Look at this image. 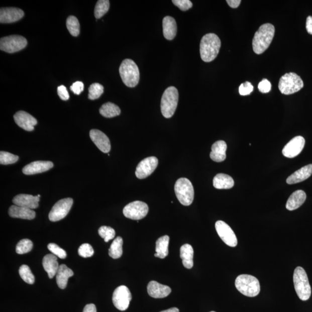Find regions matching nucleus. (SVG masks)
Returning <instances> with one entry per match:
<instances>
[{"label": "nucleus", "mask_w": 312, "mask_h": 312, "mask_svg": "<svg viewBox=\"0 0 312 312\" xmlns=\"http://www.w3.org/2000/svg\"><path fill=\"white\" fill-rule=\"evenodd\" d=\"M275 27L270 23L261 25L254 35L253 49L257 55L263 53L271 44L275 35Z\"/></svg>", "instance_id": "f257e3e1"}, {"label": "nucleus", "mask_w": 312, "mask_h": 312, "mask_svg": "<svg viewBox=\"0 0 312 312\" xmlns=\"http://www.w3.org/2000/svg\"><path fill=\"white\" fill-rule=\"evenodd\" d=\"M221 47V41L217 35L214 33L205 35L200 43L201 59L206 63L211 62L218 56Z\"/></svg>", "instance_id": "f03ea898"}, {"label": "nucleus", "mask_w": 312, "mask_h": 312, "mask_svg": "<svg viewBox=\"0 0 312 312\" xmlns=\"http://www.w3.org/2000/svg\"><path fill=\"white\" fill-rule=\"evenodd\" d=\"M235 285L241 294L249 297H254L260 292V284L256 277L243 274L237 277Z\"/></svg>", "instance_id": "7ed1b4c3"}, {"label": "nucleus", "mask_w": 312, "mask_h": 312, "mask_svg": "<svg viewBox=\"0 0 312 312\" xmlns=\"http://www.w3.org/2000/svg\"><path fill=\"white\" fill-rule=\"evenodd\" d=\"M119 73L123 82L129 87H136L140 81V74L137 65L132 59H125L123 61Z\"/></svg>", "instance_id": "20e7f679"}, {"label": "nucleus", "mask_w": 312, "mask_h": 312, "mask_svg": "<svg viewBox=\"0 0 312 312\" xmlns=\"http://www.w3.org/2000/svg\"><path fill=\"white\" fill-rule=\"evenodd\" d=\"M293 282L296 294L300 300H307L310 297L311 290L306 273L301 267L295 269Z\"/></svg>", "instance_id": "39448f33"}, {"label": "nucleus", "mask_w": 312, "mask_h": 312, "mask_svg": "<svg viewBox=\"0 0 312 312\" xmlns=\"http://www.w3.org/2000/svg\"><path fill=\"white\" fill-rule=\"evenodd\" d=\"M179 101V92L174 86L165 90L161 101V111L165 118H171L175 114Z\"/></svg>", "instance_id": "423d86ee"}, {"label": "nucleus", "mask_w": 312, "mask_h": 312, "mask_svg": "<svg viewBox=\"0 0 312 312\" xmlns=\"http://www.w3.org/2000/svg\"><path fill=\"white\" fill-rule=\"evenodd\" d=\"M303 80L294 72L287 73L281 77L279 89L282 94L290 95L299 91L303 87Z\"/></svg>", "instance_id": "0eeeda50"}, {"label": "nucleus", "mask_w": 312, "mask_h": 312, "mask_svg": "<svg viewBox=\"0 0 312 312\" xmlns=\"http://www.w3.org/2000/svg\"><path fill=\"white\" fill-rule=\"evenodd\" d=\"M175 191L177 198L184 206H189L194 200V191L190 181L182 178L176 181Z\"/></svg>", "instance_id": "6e6552de"}, {"label": "nucleus", "mask_w": 312, "mask_h": 312, "mask_svg": "<svg viewBox=\"0 0 312 312\" xmlns=\"http://www.w3.org/2000/svg\"><path fill=\"white\" fill-rule=\"evenodd\" d=\"M28 45L25 37L18 35L7 36L1 38L0 49L4 52L13 53L21 51Z\"/></svg>", "instance_id": "1a4fd4ad"}, {"label": "nucleus", "mask_w": 312, "mask_h": 312, "mask_svg": "<svg viewBox=\"0 0 312 312\" xmlns=\"http://www.w3.org/2000/svg\"><path fill=\"white\" fill-rule=\"evenodd\" d=\"M149 212V207L146 203L140 201L131 202L123 209V214L127 218L139 221L144 218Z\"/></svg>", "instance_id": "9d476101"}, {"label": "nucleus", "mask_w": 312, "mask_h": 312, "mask_svg": "<svg viewBox=\"0 0 312 312\" xmlns=\"http://www.w3.org/2000/svg\"><path fill=\"white\" fill-rule=\"evenodd\" d=\"M132 299V293L127 286H121L115 289L113 300L114 305L118 309L125 311L128 309Z\"/></svg>", "instance_id": "9b49d317"}, {"label": "nucleus", "mask_w": 312, "mask_h": 312, "mask_svg": "<svg viewBox=\"0 0 312 312\" xmlns=\"http://www.w3.org/2000/svg\"><path fill=\"white\" fill-rule=\"evenodd\" d=\"M73 205V199L71 198H64L57 202L49 214V219L51 222L61 221L68 214Z\"/></svg>", "instance_id": "f8f14e48"}, {"label": "nucleus", "mask_w": 312, "mask_h": 312, "mask_svg": "<svg viewBox=\"0 0 312 312\" xmlns=\"http://www.w3.org/2000/svg\"><path fill=\"white\" fill-rule=\"evenodd\" d=\"M215 228L220 238L230 247H236L238 244L237 238L233 230L227 224L222 221H219L215 224Z\"/></svg>", "instance_id": "ddd939ff"}, {"label": "nucleus", "mask_w": 312, "mask_h": 312, "mask_svg": "<svg viewBox=\"0 0 312 312\" xmlns=\"http://www.w3.org/2000/svg\"><path fill=\"white\" fill-rule=\"evenodd\" d=\"M158 164L159 160L157 157L152 156L146 158L138 164L136 171V176L140 179L147 178L155 171Z\"/></svg>", "instance_id": "4468645a"}, {"label": "nucleus", "mask_w": 312, "mask_h": 312, "mask_svg": "<svg viewBox=\"0 0 312 312\" xmlns=\"http://www.w3.org/2000/svg\"><path fill=\"white\" fill-rule=\"evenodd\" d=\"M305 140L301 136L292 138L283 149V155L287 158H294L297 156L305 146Z\"/></svg>", "instance_id": "2eb2a0df"}, {"label": "nucleus", "mask_w": 312, "mask_h": 312, "mask_svg": "<svg viewBox=\"0 0 312 312\" xmlns=\"http://www.w3.org/2000/svg\"><path fill=\"white\" fill-rule=\"evenodd\" d=\"M14 120L17 125L28 132H32L37 125V119L25 111H19L14 115Z\"/></svg>", "instance_id": "dca6fc26"}, {"label": "nucleus", "mask_w": 312, "mask_h": 312, "mask_svg": "<svg viewBox=\"0 0 312 312\" xmlns=\"http://www.w3.org/2000/svg\"><path fill=\"white\" fill-rule=\"evenodd\" d=\"M24 12L18 8H2L0 10V22L1 23L17 22L21 20L24 17Z\"/></svg>", "instance_id": "f3484780"}, {"label": "nucleus", "mask_w": 312, "mask_h": 312, "mask_svg": "<svg viewBox=\"0 0 312 312\" xmlns=\"http://www.w3.org/2000/svg\"><path fill=\"white\" fill-rule=\"evenodd\" d=\"M91 140L103 153H109L111 148L110 141L105 134L98 130H91L90 132Z\"/></svg>", "instance_id": "a211bd4d"}, {"label": "nucleus", "mask_w": 312, "mask_h": 312, "mask_svg": "<svg viewBox=\"0 0 312 312\" xmlns=\"http://www.w3.org/2000/svg\"><path fill=\"white\" fill-rule=\"evenodd\" d=\"M53 163L49 161H37L33 162L23 168L22 172L27 175L37 174L48 171L53 167Z\"/></svg>", "instance_id": "6ab92c4d"}, {"label": "nucleus", "mask_w": 312, "mask_h": 312, "mask_svg": "<svg viewBox=\"0 0 312 312\" xmlns=\"http://www.w3.org/2000/svg\"><path fill=\"white\" fill-rule=\"evenodd\" d=\"M13 201L15 205L34 210L39 206L40 197L38 195L19 194L15 196Z\"/></svg>", "instance_id": "aec40b11"}, {"label": "nucleus", "mask_w": 312, "mask_h": 312, "mask_svg": "<svg viewBox=\"0 0 312 312\" xmlns=\"http://www.w3.org/2000/svg\"><path fill=\"white\" fill-rule=\"evenodd\" d=\"M148 292L150 296L155 298L167 297L171 292V288L165 285L151 281L148 285Z\"/></svg>", "instance_id": "412c9836"}, {"label": "nucleus", "mask_w": 312, "mask_h": 312, "mask_svg": "<svg viewBox=\"0 0 312 312\" xmlns=\"http://www.w3.org/2000/svg\"><path fill=\"white\" fill-rule=\"evenodd\" d=\"M312 174V164L306 165L292 173L286 180L288 184H293L303 182L309 178Z\"/></svg>", "instance_id": "4be33fe9"}, {"label": "nucleus", "mask_w": 312, "mask_h": 312, "mask_svg": "<svg viewBox=\"0 0 312 312\" xmlns=\"http://www.w3.org/2000/svg\"><path fill=\"white\" fill-rule=\"evenodd\" d=\"M227 146L224 141H218L212 146L210 157L215 162H222L226 159V150Z\"/></svg>", "instance_id": "5701e85b"}, {"label": "nucleus", "mask_w": 312, "mask_h": 312, "mask_svg": "<svg viewBox=\"0 0 312 312\" xmlns=\"http://www.w3.org/2000/svg\"><path fill=\"white\" fill-rule=\"evenodd\" d=\"M42 265L50 279H52L56 275L58 269L59 268L57 257L53 254H48L46 255L42 260Z\"/></svg>", "instance_id": "b1692460"}, {"label": "nucleus", "mask_w": 312, "mask_h": 312, "mask_svg": "<svg viewBox=\"0 0 312 312\" xmlns=\"http://www.w3.org/2000/svg\"><path fill=\"white\" fill-rule=\"evenodd\" d=\"M9 213L10 217L13 218L33 220L36 218V213L33 210L15 205L10 207Z\"/></svg>", "instance_id": "393cba45"}, {"label": "nucleus", "mask_w": 312, "mask_h": 312, "mask_svg": "<svg viewBox=\"0 0 312 312\" xmlns=\"http://www.w3.org/2000/svg\"><path fill=\"white\" fill-rule=\"evenodd\" d=\"M306 195L303 190H296L292 193L287 200L286 207L288 211L298 209L305 202Z\"/></svg>", "instance_id": "a878e982"}, {"label": "nucleus", "mask_w": 312, "mask_h": 312, "mask_svg": "<svg viewBox=\"0 0 312 312\" xmlns=\"http://www.w3.org/2000/svg\"><path fill=\"white\" fill-rule=\"evenodd\" d=\"M163 28L165 39L169 41L174 39L177 33V25L174 18L165 17L163 21Z\"/></svg>", "instance_id": "bb28decb"}, {"label": "nucleus", "mask_w": 312, "mask_h": 312, "mask_svg": "<svg viewBox=\"0 0 312 312\" xmlns=\"http://www.w3.org/2000/svg\"><path fill=\"white\" fill-rule=\"evenodd\" d=\"M73 275L74 272L71 269L68 268L65 264L60 265L56 275L58 286L61 289L66 288L68 279Z\"/></svg>", "instance_id": "cd10ccee"}, {"label": "nucleus", "mask_w": 312, "mask_h": 312, "mask_svg": "<svg viewBox=\"0 0 312 312\" xmlns=\"http://www.w3.org/2000/svg\"><path fill=\"white\" fill-rule=\"evenodd\" d=\"M194 250L189 244H184L181 246L180 249V257L182 260L184 267L187 269H191L193 267Z\"/></svg>", "instance_id": "c85d7f7f"}, {"label": "nucleus", "mask_w": 312, "mask_h": 312, "mask_svg": "<svg viewBox=\"0 0 312 312\" xmlns=\"http://www.w3.org/2000/svg\"><path fill=\"white\" fill-rule=\"evenodd\" d=\"M213 184L217 189H230L234 186V181L232 177L228 175L219 173L215 176Z\"/></svg>", "instance_id": "c756f323"}, {"label": "nucleus", "mask_w": 312, "mask_h": 312, "mask_svg": "<svg viewBox=\"0 0 312 312\" xmlns=\"http://www.w3.org/2000/svg\"><path fill=\"white\" fill-rule=\"evenodd\" d=\"M169 242V237L168 236L158 239L156 243V257L163 259L168 255Z\"/></svg>", "instance_id": "7c9ffc66"}, {"label": "nucleus", "mask_w": 312, "mask_h": 312, "mask_svg": "<svg viewBox=\"0 0 312 312\" xmlns=\"http://www.w3.org/2000/svg\"><path fill=\"white\" fill-rule=\"evenodd\" d=\"M99 111L100 114L107 118L117 117L121 113L120 108L110 102L103 104Z\"/></svg>", "instance_id": "2f4dec72"}, {"label": "nucleus", "mask_w": 312, "mask_h": 312, "mask_svg": "<svg viewBox=\"0 0 312 312\" xmlns=\"http://www.w3.org/2000/svg\"><path fill=\"white\" fill-rule=\"evenodd\" d=\"M123 240L122 237H118L113 241L109 249V255L114 259H119L123 254Z\"/></svg>", "instance_id": "473e14b6"}, {"label": "nucleus", "mask_w": 312, "mask_h": 312, "mask_svg": "<svg viewBox=\"0 0 312 312\" xmlns=\"http://www.w3.org/2000/svg\"><path fill=\"white\" fill-rule=\"evenodd\" d=\"M110 3L109 0H99L96 4L94 9V16L96 19L101 18L110 10Z\"/></svg>", "instance_id": "72a5a7b5"}, {"label": "nucleus", "mask_w": 312, "mask_h": 312, "mask_svg": "<svg viewBox=\"0 0 312 312\" xmlns=\"http://www.w3.org/2000/svg\"><path fill=\"white\" fill-rule=\"evenodd\" d=\"M67 28L72 36L77 37L80 33V24L78 19L74 16H69L66 22Z\"/></svg>", "instance_id": "f704fd0d"}, {"label": "nucleus", "mask_w": 312, "mask_h": 312, "mask_svg": "<svg viewBox=\"0 0 312 312\" xmlns=\"http://www.w3.org/2000/svg\"><path fill=\"white\" fill-rule=\"evenodd\" d=\"M21 278L27 283L33 284L35 282V276L31 271L29 266L23 265L19 270Z\"/></svg>", "instance_id": "c9c22d12"}, {"label": "nucleus", "mask_w": 312, "mask_h": 312, "mask_svg": "<svg viewBox=\"0 0 312 312\" xmlns=\"http://www.w3.org/2000/svg\"><path fill=\"white\" fill-rule=\"evenodd\" d=\"M104 88L101 84L94 83L91 84L88 88V99L91 100L97 99L101 97L103 94Z\"/></svg>", "instance_id": "e433bc0d"}, {"label": "nucleus", "mask_w": 312, "mask_h": 312, "mask_svg": "<svg viewBox=\"0 0 312 312\" xmlns=\"http://www.w3.org/2000/svg\"><path fill=\"white\" fill-rule=\"evenodd\" d=\"M33 244L28 239H23L18 243L16 252L19 254H23L30 252L32 250Z\"/></svg>", "instance_id": "4c0bfd02"}, {"label": "nucleus", "mask_w": 312, "mask_h": 312, "mask_svg": "<svg viewBox=\"0 0 312 312\" xmlns=\"http://www.w3.org/2000/svg\"><path fill=\"white\" fill-rule=\"evenodd\" d=\"M98 234L106 242L113 240L115 236V231L112 227L102 226L98 230Z\"/></svg>", "instance_id": "58836bf2"}, {"label": "nucleus", "mask_w": 312, "mask_h": 312, "mask_svg": "<svg viewBox=\"0 0 312 312\" xmlns=\"http://www.w3.org/2000/svg\"><path fill=\"white\" fill-rule=\"evenodd\" d=\"M19 157L9 152L2 151L0 152V164L9 165L17 163Z\"/></svg>", "instance_id": "ea45409f"}, {"label": "nucleus", "mask_w": 312, "mask_h": 312, "mask_svg": "<svg viewBox=\"0 0 312 312\" xmlns=\"http://www.w3.org/2000/svg\"><path fill=\"white\" fill-rule=\"evenodd\" d=\"M48 248L54 255L59 257L60 259H64L67 257V253L64 249L59 247V246L55 244H49L48 245Z\"/></svg>", "instance_id": "a19ab883"}, {"label": "nucleus", "mask_w": 312, "mask_h": 312, "mask_svg": "<svg viewBox=\"0 0 312 312\" xmlns=\"http://www.w3.org/2000/svg\"><path fill=\"white\" fill-rule=\"evenodd\" d=\"M94 250L92 246L88 244H84L78 249L79 255L83 258L90 257L94 254Z\"/></svg>", "instance_id": "79ce46f5"}, {"label": "nucleus", "mask_w": 312, "mask_h": 312, "mask_svg": "<svg viewBox=\"0 0 312 312\" xmlns=\"http://www.w3.org/2000/svg\"><path fill=\"white\" fill-rule=\"evenodd\" d=\"M172 2L182 11H186L192 7V3L190 0H173Z\"/></svg>", "instance_id": "37998d69"}, {"label": "nucleus", "mask_w": 312, "mask_h": 312, "mask_svg": "<svg viewBox=\"0 0 312 312\" xmlns=\"http://www.w3.org/2000/svg\"><path fill=\"white\" fill-rule=\"evenodd\" d=\"M253 86L249 82H246L241 84L239 87V92L241 95H248L253 91Z\"/></svg>", "instance_id": "c03bdc74"}, {"label": "nucleus", "mask_w": 312, "mask_h": 312, "mask_svg": "<svg viewBox=\"0 0 312 312\" xmlns=\"http://www.w3.org/2000/svg\"><path fill=\"white\" fill-rule=\"evenodd\" d=\"M271 83L267 79H264L261 81L258 85V88L260 92L263 93H267V92L270 91L271 89Z\"/></svg>", "instance_id": "a18cd8bd"}, {"label": "nucleus", "mask_w": 312, "mask_h": 312, "mask_svg": "<svg viewBox=\"0 0 312 312\" xmlns=\"http://www.w3.org/2000/svg\"><path fill=\"white\" fill-rule=\"evenodd\" d=\"M57 93L59 97L64 101H67L69 98L67 88L64 85H61L57 87Z\"/></svg>", "instance_id": "49530a36"}, {"label": "nucleus", "mask_w": 312, "mask_h": 312, "mask_svg": "<svg viewBox=\"0 0 312 312\" xmlns=\"http://www.w3.org/2000/svg\"><path fill=\"white\" fill-rule=\"evenodd\" d=\"M71 90L75 94L79 95L81 92L83 91L84 89V84L82 82H80V81H77V82L72 84V85L70 87Z\"/></svg>", "instance_id": "de8ad7c7"}, {"label": "nucleus", "mask_w": 312, "mask_h": 312, "mask_svg": "<svg viewBox=\"0 0 312 312\" xmlns=\"http://www.w3.org/2000/svg\"><path fill=\"white\" fill-rule=\"evenodd\" d=\"M226 2L232 9H237L240 5L241 0H227Z\"/></svg>", "instance_id": "09e8293b"}, {"label": "nucleus", "mask_w": 312, "mask_h": 312, "mask_svg": "<svg viewBox=\"0 0 312 312\" xmlns=\"http://www.w3.org/2000/svg\"><path fill=\"white\" fill-rule=\"evenodd\" d=\"M306 28L308 33L312 34V17H308L306 19Z\"/></svg>", "instance_id": "8fccbe9b"}, {"label": "nucleus", "mask_w": 312, "mask_h": 312, "mask_svg": "<svg viewBox=\"0 0 312 312\" xmlns=\"http://www.w3.org/2000/svg\"><path fill=\"white\" fill-rule=\"evenodd\" d=\"M83 312H97V309H96L94 304H87V305L84 307Z\"/></svg>", "instance_id": "3c124183"}, {"label": "nucleus", "mask_w": 312, "mask_h": 312, "mask_svg": "<svg viewBox=\"0 0 312 312\" xmlns=\"http://www.w3.org/2000/svg\"><path fill=\"white\" fill-rule=\"evenodd\" d=\"M160 312H179V310L177 307H172L170 309L161 311Z\"/></svg>", "instance_id": "603ef678"}, {"label": "nucleus", "mask_w": 312, "mask_h": 312, "mask_svg": "<svg viewBox=\"0 0 312 312\" xmlns=\"http://www.w3.org/2000/svg\"><path fill=\"white\" fill-rule=\"evenodd\" d=\"M210 312H216V311H210Z\"/></svg>", "instance_id": "864d4df0"}]
</instances>
